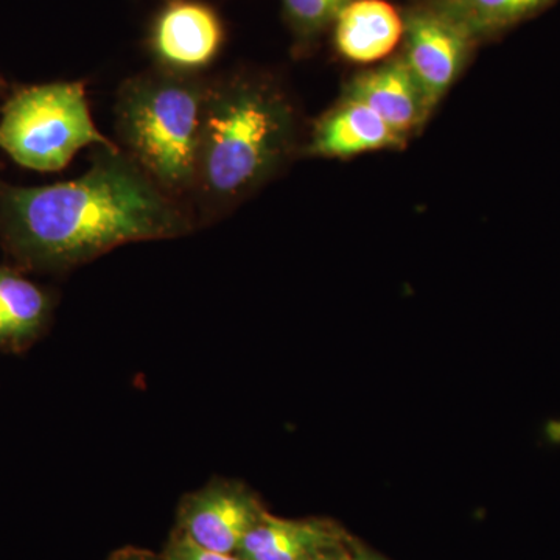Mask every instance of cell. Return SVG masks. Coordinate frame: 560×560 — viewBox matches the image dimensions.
<instances>
[{"instance_id":"1","label":"cell","mask_w":560,"mask_h":560,"mask_svg":"<svg viewBox=\"0 0 560 560\" xmlns=\"http://www.w3.org/2000/svg\"><path fill=\"white\" fill-rule=\"evenodd\" d=\"M10 248L25 264L68 270L135 242L183 237L189 213L120 150L98 147L90 171L0 198Z\"/></svg>"},{"instance_id":"2","label":"cell","mask_w":560,"mask_h":560,"mask_svg":"<svg viewBox=\"0 0 560 560\" xmlns=\"http://www.w3.org/2000/svg\"><path fill=\"white\" fill-rule=\"evenodd\" d=\"M298 114L280 84L260 75L210 83L195 197L217 212L275 178L296 153Z\"/></svg>"},{"instance_id":"3","label":"cell","mask_w":560,"mask_h":560,"mask_svg":"<svg viewBox=\"0 0 560 560\" xmlns=\"http://www.w3.org/2000/svg\"><path fill=\"white\" fill-rule=\"evenodd\" d=\"M209 86L161 69L128 80L117 95L120 150L176 200L194 195Z\"/></svg>"},{"instance_id":"4","label":"cell","mask_w":560,"mask_h":560,"mask_svg":"<svg viewBox=\"0 0 560 560\" xmlns=\"http://www.w3.org/2000/svg\"><path fill=\"white\" fill-rule=\"evenodd\" d=\"M88 145L116 149L91 116L80 81H57L18 91L0 117V149L36 172H60Z\"/></svg>"},{"instance_id":"5","label":"cell","mask_w":560,"mask_h":560,"mask_svg":"<svg viewBox=\"0 0 560 560\" xmlns=\"http://www.w3.org/2000/svg\"><path fill=\"white\" fill-rule=\"evenodd\" d=\"M404 22L401 57L434 113L466 69L477 43L429 3L411 10Z\"/></svg>"},{"instance_id":"6","label":"cell","mask_w":560,"mask_h":560,"mask_svg":"<svg viewBox=\"0 0 560 560\" xmlns=\"http://www.w3.org/2000/svg\"><path fill=\"white\" fill-rule=\"evenodd\" d=\"M265 512L245 485L217 480L180 500L175 529L210 551L237 555L246 534Z\"/></svg>"},{"instance_id":"7","label":"cell","mask_w":560,"mask_h":560,"mask_svg":"<svg viewBox=\"0 0 560 560\" xmlns=\"http://www.w3.org/2000/svg\"><path fill=\"white\" fill-rule=\"evenodd\" d=\"M224 28L219 14L198 0H172L154 21L150 46L162 70L198 75L219 57Z\"/></svg>"},{"instance_id":"8","label":"cell","mask_w":560,"mask_h":560,"mask_svg":"<svg viewBox=\"0 0 560 560\" xmlns=\"http://www.w3.org/2000/svg\"><path fill=\"white\" fill-rule=\"evenodd\" d=\"M342 97L366 105L408 142L433 114L401 54L350 79Z\"/></svg>"},{"instance_id":"9","label":"cell","mask_w":560,"mask_h":560,"mask_svg":"<svg viewBox=\"0 0 560 560\" xmlns=\"http://www.w3.org/2000/svg\"><path fill=\"white\" fill-rule=\"evenodd\" d=\"M408 140L397 135L374 110L352 98L340 97L313 125L305 156L350 160L372 151L404 150Z\"/></svg>"},{"instance_id":"10","label":"cell","mask_w":560,"mask_h":560,"mask_svg":"<svg viewBox=\"0 0 560 560\" xmlns=\"http://www.w3.org/2000/svg\"><path fill=\"white\" fill-rule=\"evenodd\" d=\"M349 540L337 523L324 518L291 521L267 511L246 534L237 556L243 560H308Z\"/></svg>"},{"instance_id":"11","label":"cell","mask_w":560,"mask_h":560,"mask_svg":"<svg viewBox=\"0 0 560 560\" xmlns=\"http://www.w3.org/2000/svg\"><path fill=\"white\" fill-rule=\"evenodd\" d=\"M338 54L355 65L388 58L404 38L405 22L386 0H353L334 24Z\"/></svg>"},{"instance_id":"12","label":"cell","mask_w":560,"mask_h":560,"mask_svg":"<svg viewBox=\"0 0 560 560\" xmlns=\"http://www.w3.org/2000/svg\"><path fill=\"white\" fill-rule=\"evenodd\" d=\"M51 300L46 291L0 267V349L21 350L46 329Z\"/></svg>"},{"instance_id":"13","label":"cell","mask_w":560,"mask_h":560,"mask_svg":"<svg viewBox=\"0 0 560 560\" xmlns=\"http://www.w3.org/2000/svg\"><path fill=\"white\" fill-rule=\"evenodd\" d=\"M556 0H430L431 9L464 28L475 43L521 24Z\"/></svg>"},{"instance_id":"14","label":"cell","mask_w":560,"mask_h":560,"mask_svg":"<svg viewBox=\"0 0 560 560\" xmlns=\"http://www.w3.org/2000/svg\"><path fill=\"white\" fill-rule=\"evenodd\" d=\"M350 2L353 0H282V5L298 38L312 40L334 25Z\"/></svg>"},{"instance_id":"15","label":"cell","mask_w":560,"mask_h":560,"mask_svg":"<svg viewBox=\"0 0 560 560\" xmlns=\"http://www.w3.org/2000/svg\"><path fill=\"white\" fill-rule=\"evenodd\" d=\"M164 560H243L237 555H223V552L210 551L190 540L186 534L173 529L171 539L167 541L164 552Z\"/></svg>"},{"instance_id":"16","label":"cell","mask_w":560,"mask_h":560,"mask_svg":"<svg viewBox=\"0 0 560 560\" xmlns=\"http://www.w3.org/2000/svg\"><path fill=\"white\" fill-rule=\"evenodd\" d=\"M106 560H164V558H162V555L143 550V548L125 547L114 551Z\"/></svg>"},{"instance_id":"17","label":"cell","mask_w":560,"mask_h":560,"mask_svg":"<svg viewBox=\"0 0 560 560\" xmlns=\"http://www.w3.org/2000/svg\"><path fill=\"white\" fill-rule=\"evenodd\" d=\"M350 540L348 544L338 545V547H331L327 548V550L316 552V555L308 560H350Z\"/></svg>"},{"instance_id":"18","label":"cell","mask_w":560,"mask_h":560,"mask_svg":"<svg viewBox=\"0 0 560 560\" xmlns=\"http://www.w3.org/2000/svg\"><path fill=\"white\" fill-rule=\"evenodd\" d=\"M350 560H388L372 551L371 548L364 547L357 540H350Z\"/></svg>"}]
</instances>
